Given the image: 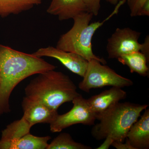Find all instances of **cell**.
<instances>
[{"label":"cell","mask_w":149,"mask_h":149,"mask_svg":"<svg viewBox=\"0 0 149 149\" xmlns=\"http://www.w3.org/2000/svg\"><path fill=\"white\" fill-rule=\"evenodd\" d=\"M55 70L38 74L27 85L24 92L28 99L58 111L63 104L72 102L80 94L68 75Z\"/></svg>","instance_id":"6da1fadb"},{"label":"cell","mask_w":149,"mask_h":149,"mask_svg":"<svg viewBox=\"0 0 149 149\" xmlns=\"http://www.w3.org/2000/svg\"><path fill=\"white\" fill-rule=\"evenodd\" d=\"M148 105L119 102L96 114L98 123L93 125L91 135L97 141L110 137L114 141L124 142L129 129Z\"/></svg>","instance_id":"7a4b0ae2"},{"label":"cell","mask_w":149,"mask_h":149,"mask_svg":"<svg viewBox=\"0 0 149 149\" xmlns=\"http://www.w3.org/2000/svg\"><path fill=\"white\" fill-rule=\"evenodd\" d=\"M126 0H122L116 5L114 10L102 21L90 23L93 14L86 12L73 18V26L69 31L61 35L57 43L56 47L65 52H71L79 55L88 61L92 59L99 61L102 64L107 62L103 58L95 55L92 48V39L96 31L106 22L118 13L121 6Z\"/></svg>","instance_id":"3957f363"},{"label":"cell","mask_w":149,"mask_h":149,"mask_svg":"<svg viewBox=\"0 0 149 149\" xmlns=\"http://www.w3.org/2000/svg\"><path fill=\"white\" fill-rule=\"evenodd\" d=\"M40 71V66L23 54L0 45V117L10 111L9 99L17 85Z\"/></svg>","instance_id":"277c9868"},{"label":"cell","mask_w":149,"mask_h":149,"mask_svg":"<svg viewBox=\"0 0 149 149\" xmlns=\"http://www.w3.org/2000/svg\"><path fill=\"white\" fill-rule=\"evenodd\" d=\"M83 78L79 83L78 88L88 93L92 89L106 86L122 88L130 87L133 84L132 80L118 74L109 67L96 59L88 61V66Z\"/></svg>","instance_id":"5b68a950"},{"label":"cell","mask_w":149,"mask_h":149,"mask_svg":"<svg viewBox=\"0 0 149 149\" xmlns=\"http://www.w3.org/2000/svg\"><path fill=\"white\" fill-rule=\"evenodd\" d=\"M73 107L69 111L63 114H58L50 123L51 132L58 133L75 124L92 125L95 124V113L93 111L87 101L80 95L72 100Z\"/></svg>","instance_id":"8992f818"},{"label":"cell","mask_w":149,"mask_h":149,"mask_svg":"<svg viewBox=\"0 0 149 149\" xmlns=\"http://www.w3.org/2000/svg\"><path fill=\"white\" fill-rule=\"evenodd\" d=\"M141 32L129 28H117L108 38L106 50L108 58L117 59L133 52L140 51Z\"/></svg>","instance_id":"52a82bcc"},{"label":"cell","mask_w":149,"mask_h":149,"mask_svg":"<svg viewBox=\"0 0 149 149\" xmlns=\"http://www.w3.org/2000/svg\"><path fill=\"white\" fill-rule=\"evenodd\" d=\"M32 54L38 57L46 56L55 58L70 71L82 77L88 66V61L81 56L74 53L62 50L56 47L49 46L41 48Z\"/></svg>","instance_id":"ba28073f"},{"label":"cell","mask_w":149,"mask_h":149,"mask_svg":"<svg viewBox=\"0 0 149 149\" xmlns=\"http://www.w3.org/2000/svg\"><path fill=\"white\" fill-rule=\"evenodd\" d=\"M22 106L24 113L22 118L32 127L37 123L50 124L58 114V111L25 97L23 98Z\"/></svg>","instance_id":"9c48e42d"},{"label":"cell","mask_w":149,"mask_h":149,"mask_svg":"<svg viewBox=\"0 0 149 149\" xmlns=\"http://www.w3.org/2000/svg\"><path fill=\"white\" fill-rule=\"evenodd\" d=\"M47 12L63 21L88 11L83 0H52Z\"/></svg>","instance_id":"30bf717a"},{"label":"cell","mask_w":149,"mask_h":149,"mask_svg":"<svg viewBox=\"0 0 149 149\" xmlns=\"http://www.w3.org/2000/svg\"><path fill=\"white\" fill-rule=\"evenodd\" d=\"M127 93L122 88L111 87L97 95L91 97L87 101L91 109L96 114L106 110L110 107L126 98Z\"/></svg>","instance_id":"8fae6325"},{"label":"cell","mask_w":149,"mask_h":149,"mask_svg":"<svg viewBox=\"0 0 149 149\" xmlns=\"http://www.w3.org/2000/svg\"><path fill=\"white\" fill-rule=\"evenodd\" d=\"M126 139L134 149L149 148V109L145 112L129 129Z\"/></svg>","instance_id":"7c38bea8"},{"label":"cell","mask_w":149,"mask_h":149,"mask_svg":"<svg viewBox=\"0 0 149 149\" xmlns=\"http://www.w3.org/2000/svg\"><path fill=\"white\" fill-rule=\"evenodd\" d=\"M117 59L123 65L128 66L132 73L135 72L143 77L148 76L149 69L148 63L149 62L140 51L121 56Z\"/></svg>","instance_id":"4fadbf2b"},{"label":"cell","mask_w":149,"mask_h":149,"mask_svg":"<svg viewBox=\"0 0 149 149\" xmlns=\"http://www.w3.org/2000/svg\"><path fill=\"white\" fill-rule=\"evenodd\" d=\"M42 3V0H0V16L19 14Z\"/></svg>","instance_id":"5bb4252c"},{"label":"cell","mask_w":149,"mask_h":149,"mask_svg":"<svg viewBox=\"0 0 149 149\" xmlns=\"http://www.w3.org/2000/svg\"><path fill=\"white\" fill-rule=\"evenodd\" d=\"M51 139L49 136L38 137L29 133L10 143L5 149H47Z\"/></svg>","instance_id":"9a60e30c"},{"label":"cell","mask_w":149,"mask_h":149,"mask_svg":"<svg viewBox=\"0 0 149 149\" xmlns=\"http://www.w3.org/2000/svg\"><path fill=\"white\" fill-rule=\"evenodd\" d=\"M92 147L77 143L72 139L69 133H61L56 137L47 149H92Z\"/></svg>","instance_id":"2e32d148"},{"label":"cell","mask_w":149,"mask_h":149,"mask_svg":"<svg viewBox=\"0 0 149 149\" xmlns=\"http://www.w3.org/2000/svg\"><path fill=\"white\" fill-rule=\"evenodd\" d=\"M149 0H126L130 10V15L133 17L139 16L141 8L146 2Z\"/></svg>","instance_id":"e0dca14e"},{"label":"cell","mask_w":149,"mask_h":149,"mask_svg":"<svg viewBox=\"0 0 149 149\" xmlns=\"http://www.w3.org/2000/svg\"><path fill=\"white\" fill-rule=\"evenodd\" d=\"M87 9V11L94 16L98 15L101 8V0H83Z\"/></svg>","instance_id":"ac0fdd59"},{"label":"cell","mask_w":149,"mask_h":149,"mask_svg":"<svg viewBox=\"0 0 149 149\" xmlns=\"http://www.w3.org/2000/svg\"><path fill=\"white\" fill-rule=\"evenodd\" d=\"M140 52L143 54L146 57L148 61H149V36L147 35L145 38L143 43L141 44Z\"/></svg>","instance_id":"d6986e66"},{"label":"cell","mask_w":149,"mask_h":149,"mask_svg":"<svg viewBox=\"0 0 149 149\" xmlns=\"http://www.w3.org/2000/svg\"><path fill=\"white\" fill-rule=\"evenodd\" d=\"M125 140L126 141L125 143H123V142L114 141L112 144V146L117 149H134L130 145L128 139H126Z\"/></svg>","instance_id":"ffe728a7"},{"label":"cell","mask_w":149,"mask_h":149,"mask_svg":"<svg viewBox=\"0 0 149 149\" xmlns=\"http://www.w3.org/2000/svg\"><path fill=\"white\" fill-rule=\"evenodd\" d=\"M104 141L100 146L97 148V149H109L111 146H112L113 143L114 142V141L111 138L109 137H107L104 139Z\"/></svg>","instance_id":"44dd1931"},{"label":"cell","mask_w":149,"mask_h":149,"mask_svg":"<svg viewBox=\"0 0 149 149\" xmlns=\"http://www.w3.org/2000/svg\"><path fill=\"white\" fill-rule=\"evenodd\" d=\"M149 16V1L146 2L141 8L139 16Z\"/></svg>","instance_id":"7402d4cb"},{"label":"cell","mask_w":149,"mask_h":149,"mask_svg":"<svg viewBox=\"0 0 149 149\" xmlns=\"http://www.w3.org/2000/svg\"><path fill=\"white\" fill-rule=\"evenodd\" d=\"M108 3L111 4L113 5H116V4L122 0H105Z\"/></svg>","instance_id":"603a6c76"}]
</instances>
